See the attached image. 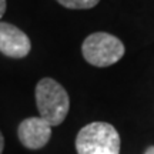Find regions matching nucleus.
I'll return each instance as SVG.
<instances>
[{
  "label": "nucleus",
  "instance_id": "1",
  "mask_svg": "<svg viewBox=\"0 0 154 154\" xmlns=\"http://www.w3.org/2000/svg\"><path fill=\"white\" fill-rule=\"evenodd\" d=\"M36 104L40 117L54 127L66 120L70 99L61 84L50 77H44L36 86Z\"/></svg>",
  "mask_w": 154,
  "mask_h": 154
},
{
  "label": "nucleus",
  "instance_id": "2",
  "mask_svg": "<svg viewBox=\"0 0 154 154\" xmlns=\"http://www.w3.org/2000/svg\"><path fill=\"white\" fill-rule=\"evenodd\" d=\"M121 140L109 123L94 121L84 126L76 137L79 154H120Z\"/></svg>",
  "mask_w": 154,
  "mask_h": 154
},
{
  "label": "nucleus",
  "instance_id": "3",
  "mask_svg": "<svg viewBox=\"0 0 154 154\" xmlns=\"http://www.w3.org/2000/svg\"><path fill=\"white\" fill-rule=\"evenodd\" d=\"M84 60L96 67H109L124 56V44L110 33L97 32L90 34L82 44Z\"/></svg>",
  "mask_w": 154,
  "mask_h": 154
},
{
  "label": "nucleus",
  "instance_id": "4",
  "mask_svg": "<svg viewBox=\"0 0 154 154\" xmlns=\"http://www.w3.org/2000/svg\"><path fill=\"white\" fill-rule=\"evenodd\" d=\"M17 136L20 143L30 150H38L49 143L51 137V126L38 117H29L19 126Z\"/></svg>",
  "mask_w": 154,
  "mask_h": 154
},
{
  "label": "nucleus",
  "instance_id": "5",
  "mask_svg": "<svg viewBox=\"0 0 154 154\" xmlns=\"http://www.w3.org/2000/svg\"><path fill=\"white\" fill-rule=\"evenodd\" d=\"M32 49L29 36L10 23L0 22V51L13 59L27 56Z\"/></svg>",
  "mask_w": 154,
  "mask_h": 154
},
{
  "label": "nucleus",
  "instance_id": "6",
  "mask_svg": "<svg viewBox=\"0 0 154 154\" xmlns=\"http://www.w3.org/2000/svg\"><path fill=\"white\" fill-rule=\"evenodd\" d=\"M57 2L67 9L79 10V9H91L99 5L100 0H57Z\"/></svg>",
  "mask_w": 154,
  "mask_h": 154
},
{
  "label": "nucleus",
  "instance_id": "7",
  "mask_svg": "<svg viewBox=\"0 0 154 154\" xmlns=\"http://www.w3.org/2000/svg\"><path fill=\"white\" fill-rule=\"evenodd\" d=\"M6 6H7L6 0H0V19H2V17H3V14H5Z\"/></svg>",
  "mask_w": 154,
  "mask_h": 154
},
{
  "label": "nucleus",
  "instance_id": "8",
  "mask_svg": "<svg viewBox=\"0 0 154 154\" xmlns=\"http://www.w3.org/2000/svg\"><path fill=\"white\" fill-rule=\"evenodd\" d=\"M3 149H5V138H3V134L0 131V154L3 153Z\"/></svg>",
  "mask_w": 154,
  "mask_h": 154
},
{
  "label": "nucleus",
  "instance_id": "9",
  "mask_svg": "<svg viewBox=\"0 0 154 154\" xmlns=\"http://www.w3.org/2000/svg\"><path fill=\"white\" fill-rule=\"evenodd\" d=\"M144 154H154V146L149 147V149L146 150V153H144Z\"/></svg>",
  "mask_w": 154,
  "mask_h": 154
}]
</instances>
